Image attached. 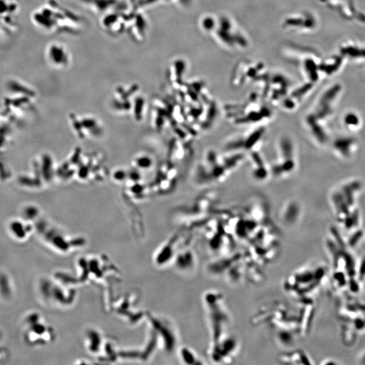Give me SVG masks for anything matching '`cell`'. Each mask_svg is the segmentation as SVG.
<instances>
[{"label":"cell","instance_id":"cell-1","mask_svg":"<svg viewBox=\"0 0 365 365\" xmlns=\"http://www.w3.org/2000/svg\"><path fill=\"white\" fill-rule=\"evenodd\" d=\"M277 161L270 169V172L275 177L281 178L294 172L296 168L295 145L290 137L284 136L278 142Z\"/></svg>","mask_w":365,"mask_h":365},{"label":"cell","instance_id":"cell-2","mask_svg":"<svg viewBox=\"0 0 365 365\" xmlns=\"http://www.w3.org/2000/svg\"><path fill=\"white\" fill-rule=\"evenodd\" d=\"M333 152L339 158L348 160L354 156L358 150V141L354 137L341 136L333 142Z\"/></svg>","mask_w":365,"mask_h":365},{"label":"cell","instance_id":"cell-3","mask_svg":"<svg viewBox=\"0 0 365 365\" xmlns=\"http://www.w3.org/2000/svg\"><path fill=\"white\" fill-rule=\"evenodd\" d=\"M305 123L310 135L317 144L321 145H325L329 141V136L326 129V123L319 121L311 112L305 117Z\"/></svg>","mask_w":365,"mask_h":365},{"label":"cell","instance_id":"cell-4","mask_svg":"<svg viewBox=\"0 0 365 365\" xmlns=\"http://www.w3.org/2000/svg\"><path fill=\"white\" fill-rule=\"evenodd\" d=\"M251 160L253 164L252 175L256 180L264 181L269 177L270 173V169L264 161L261 154L257 151H251Z\"/></svg>","mask_w":365,"mask_h":365},{"label":"cell","instance_id":"cell-5","mask_svg":"<svg viewBox=\"0 0 365 365\" xmlns=\"http://www.w3.org/2000/svg\"><path fill=\"white\" fill-rule=\"evenodd\" d=\"M264 132L265 129L263 127L254 130L246 137L241 138V140L237 141V144H235L237 145L235 148H241V150H246L250 152L254 150L255 146L260 143V141L264 135Z\"/></svg>","mask_w":365,"mask_h":365},{"label":"cell","instance_id":"cell-6","mask_svg":"<svg viewBox=\"0 0 365 365\" xmlns=\"http://www.w3.org/2000/svg\"><path fill=\"white\" fill-rule=\"evenodd\" d=\"M343 124L346 129L351 132H355L362 127V120L358 114L354 111H348L344 116Z\"/></svg>","mask_w":365,"mask_h":365},{"label":"cell","instance_id":"cell-7","mask_svg":"<svg viewBox=\"0 0 365 365\" xmlns=\"http://www.w3.org/2000/svg\"><path fill=\"white\" fill-rule=\"evenodd\" d=\"M300 207L298 204L294 202H292L286 205L283 209V216L285 220L289 222H293L297 219L298 216L300 215Z\"/></svg>","mask_w":365,"mask_h":365}]
</instances>
